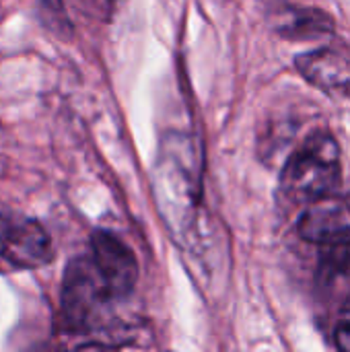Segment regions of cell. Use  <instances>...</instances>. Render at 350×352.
<instances>
[{
  "label": "cell",
  "instance_id": "cell-7",
  "mask_svg": "<svg viewBox=\"0 0 350 352\" xmlns=\"http://www.w3.org/2000/svg\"><path fill=\"white\" fill-rule=\"evenodd\" d=\"M274 29L291 39H314L332 33L334 25L326 12L307 6H283L272 16Z\"/></svg>",
  "mask_w": 350,
  "mask_h": 352
},
{
  "label": "cell",
  "instance_id": "cell-8",
  "mask_svg": "<svg viewBox=\"0 0 350 352\" xmlns=\"http://www.w3.org/2000/svg\"><path fill=\"white\" fill-rule=\"evenodd\" d=\"M320 270L324 276L330 278L350 276V239L332 245H322Z\"/></svg>",
  "mask_w": 350,
  "mask_h": 352
},
{
  "label": "cell",
  "instance_id": "cell-3",
  "mask_svg": "<svg viewBox=\"0 0 350 352\" xmlns=\"http://www.w3.org/2000/svg\"><path fill=\"white\" fill-rule=\"evenodd\" d=\"M52 241L45 229L23 217L0 214V260L12 268H39L52 260Z\"/></svg>",
  "mask_w": 350,
  "mask_h": 352
},
{
  "label": "cell",
  "instance_id": "cell-10",
  "mask_svg": "<svg viewBox=\"0 0 350 352\" xmlns=\"http://www.w3.org/2000/svg\"><path fill=\"white\" fill-rule=\"evenodd\" d=\"M4 169H6V161H4V159L0 157V175L4 173Z\"/></svg>",
  "mask_w": 350,
  "mask_h": 352
},
{
  "label": "cell",
  "instance_id": "cell-1",
  "mask_svg": "<svg viewBox=\"0 0 350 352\" xmlns=\"http://www.w3.org/2000/svg\"><path fill=\"white\" fill-rule=\"evenodd\" d=\"M340 146L328 132L311 134L285 163L281 188L295 204H307L340 184Z\"/></svg>",
  "mask_w": 350,
  "mask_h": 352
},
{
  "label": "cell",
  "instance_id": "cell-5",
  "mask_svg": "<svg viewBox=\"0 0 350 352\" xmlns=\"http://www.w3.org/2000/svg\"><path fill=\"white\" fill-rule=\"evenodd\" d=\"M299 235L316 245H332L350 239V194L330 192L307 202L297 223Z\"/></svg>",
  "mask_w": 350,
  "mask_h": 352
},
{
  "label": "cell",
  "instance_id": "cell-4",
  "mask_svg": "<svg viewBox=\"0 0 350 352\" xmlns=\"http://www.w3.org/2000/svg\"><path fill=\"white\" fill-rule=\"evenodd\" d=\"M89 260L113 299L132 295L138 280V264L132 250L120 237L109 231H95Z\"/></svg>",
  "mask_w": 350,
  "mask_h": 352
},
{
  "label": "cell",
  "instance_id": "cell-6",
  "mask_svg": "<svg viewBox=\"0 0 350 352\" xmlns=\"http://www.w3.org/2000/svg\"><path fill=\"white\" fill-rule=\"evenodd\" d=\"M301 76L328 93L350 91V54L342 47H318L297 58Z\"/></svg>",
  "mask_w": 350,
  "mask_h": 352
},
{
  "label": "cell",
  "instance_id": "cell-2",
  "mask_svg": "<svg viewBox=\"0 0 350 352\" xmlns=\"http://www.w3.org/2000/svg\"><path fill=\"white\" fill-rule=\"evenodd\" d=\"M111 293L101 283L89 258H76L68 264L62 289V316L72 332H87L101 324Z\"/></svg>",
  "mask_w": 350,
  "mask_h": 352
},
{
  "label": "cell",
  "instance_id": "cell-9",
  "mask_svg": "<svg viewBox=\"0 0 350 352\" xmlns=\"http://www.w3.org/2000/svg\"><path fill=\"white\" fill-rule=\"evenodd\" d=\"M336 346L350 352V295L340 309V320H338V328H336Z\"/></svg>",
  "mask_w": 350,
  "mask_h": 352
}]
</instances>
